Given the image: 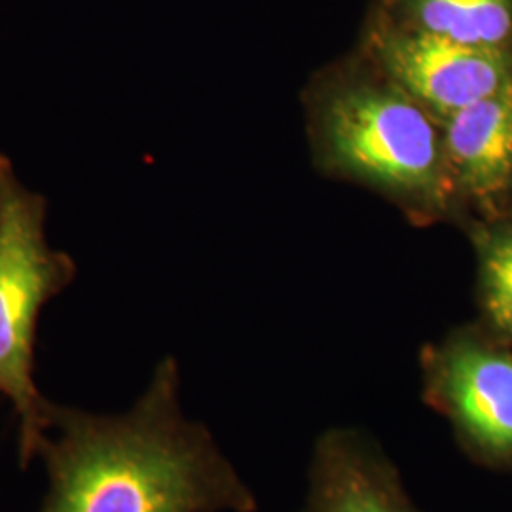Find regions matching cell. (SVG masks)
I'll return each instance as SVG.
<instances>
[{
  "instance_id": "cell-1",
  "label": "cell",
  "mask_w": 512,
  "mask_h": 512,
  "mask_svg": "<svg viewBox=\"0 0 512 512\" xmlns=\"http://www.w3.org/2000/svg\"><path fill=\"white\" fill-rule=\"evenodd\" d=\"M38 458L48 473L40 512H256L258 499L202 421L181 403L165 357L120 414L50 404Z\"/></svg>"
},
{
  "instance_id": "cell-2",
  "label": "cell",
  "mask_w": 512,
  "mask_h": 512,
  "mask_svg": "<svg viewBox=\"0 0 512 512\" xmlns=\"http://www.w3.org/2000/svg\"><path fill=\"white\" fill-rule=\"evenodd\" d=\"M311 135L327 171L416 215H437L456 194L439 120L366 59L365 67L332 76L313 97Z\"/></svg>"
},
{
  "instance_id": "cell-3",
  "label": "cell",
  "mask_w": 512,
  "mask_h": 512,
  "mask_svg": "<svg viewBox=\"0 0 512 512\" xmlns=\"http://www.w3.org/2000/svg\"><path fill=\"white\" fill-rule=\"evenodd\" d=\"M46 219V198L0 152V397L18 418L23 469L38 458L52 404L35 382L38 317L76 277L73 258L50 245Z\"/></svg>"
},
{
  "instance_id": "cell-4",
  "label": "cell",
  "mask_w": 512,
  "mask_h": 512,
  "mask_svg": "<svg viewBox=\"0 0 512 512\" xmlns=\"http://www.w3.org/2000/svg\"><path fill=\"white\" fill-rule=\"evenodd\" d=\"M421 401L459 446L490 467H512V351L473 330L421 349Z\"/></svg>"
},
{
  "instance_id": "cell-5",
  "label": "cell",
  "mask_w": 512,
  "mask_h": 512,
  "mask_svg": "<svg viewBox=\"0 0 512 512\" xmlns=\"http://www.w3.org/2000/svg\"><path fill=\"white\" fill-rule=\"evenodd\" d=\"M361 55L440 124L512 84V48L461 44L370 12Z\"/></svg>"
},
{
  "instance_id": "cell-6",
  "label": "cell",
  "mask_w": 512,
  "mask_h": 512,
  "mask_svg": "<svg viewBox=\"0 0 512 512\" xmlns=\"http://www.w3.org/2000/svg\"><path fill=\"white\" fill-rule=\"evenodd\" d=\"M298 512H425L382 442L355 425H332L311 446Z\"/></svg>"
},
{
  "instance_id": "cell-7",
  "label": "cell",
  "mask_w": 512,
  "mask_h": 512,
  "mask_svg": "<svg viewBox=\"0 0 512 512\" xmlns=\"http://www.w3.org/2000/svg\"><path fill=\"white\" fill-rule=\"evenodd\" d=\"M440 126L456 194L492 203L511 190L512 84L452 114Z\"/></svg>"
},
{
  "instance_id": "cell-8",
  "label": "cell",
  "mask_w": 512,
  "mask_h": 512,
  "mask_svg": "<svg viewBox=\"0 0 512 512\" xmlns=\"http://www.w3.org/2000/svg\"><path fill=\"white\" fill-rule=\"evenodd\" d=\"M372 10L427 35L512 48V0H378Z\"/></svg>"
},
{
  "instance_id": "cell-9",
  "label": "cell",
  "mask_w": 512,
  "mask_h": 512,
  "mask_svg": "<svg viewBox=\"0 0 512 512\" xmlns=\"http://www.w3.org/2000/svg\"><path fill=\"white\" fill-rule=\"evenodd\" d=\"M478 296L495 336L512 340V224L486 234L480 243Z\"/></svg>"
},
{
  "instance_id": "cell-10",
  "label": "cell",
  "mask_w": 512,
  "mask_h": 512,
  "mask_svg": "<svg viewBox=\"0 0 512 512\" xmlns=\"http://www.w3.org/2000/svg\"><path fill=\"white\" fill-rule=\"evenodd\" d=\"M511 190H512V184H511Z\"/></svg>"
}]
</instances>
